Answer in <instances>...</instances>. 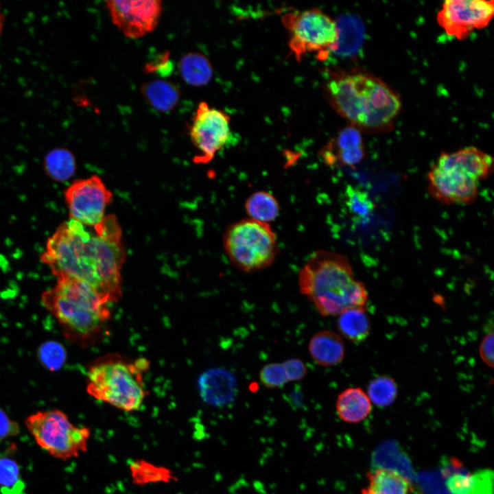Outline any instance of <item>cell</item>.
<instances>
[{"label": "cell", "instance_id": "6da1fadb", "mask_svg": "<svg viewBox=\"0 0 494 494\" xmlns=\"http://www.w3.org/2000/svg\"><path fill=\"white\" fill-rule=\"evenodd\" d=\"M70 219L48 239L40 260L57 279L73 277L93 287L107 301L121 296V268L126 259L120 226L113 215L93 227Z\"/></svg>", "mask_w": 494, "mask_h": 494}, {"label": "cell", "instance_id": "7a4b0ae2", "mask_svg": "<svg viewBox=\"0 0 494 494\" xmlns=\"http://www.w3.org/2000/svg\"><path fill=\"white\" fill-rule=\"evenodd\" d=\"M329 104L358 130H382L398 115V95L377 77L364 72L335 73L327 80Z\"/></svg>", "mask_w": 494, "mask_h": 494}, {"label": "cell", "instance_id": "3957f363", "mask_svg": "<svg viewBox=\"0 0 494 494\" xmlns=\"http://www.w3.org/2000/svg\"><path fill=\"white\" fill-rule=\"evenodd\" d=\"M298 285L322 316L365 307L368 300L366 287L355 279L348 259L331 251L314 252L298 272Z\"/></svg>", "mask_w": 494, "mask_h": 494}, {"label": "cell", "instance_id": "277c9868", "mask_svg": "<svg viewBox=\"0 0 494 494\" xmlns=\"http://www.w3.org/2000/svg\"><path fill=\"white\" fill-rule=\"evenodd\" d=\"M41 301L68 333L82 340L97 334L110 318L108 301L75 278L57 279L56 285L43 293Z\"/></svg>", "mask_w": 494, "mask_h": 494}, {"label": "cell", "instance_id": "5b68a950", "mask_svg": "<svg viewBox=\"0 0 494 494\" xmlns=\"http://www.w3.org/2000/svg\"><path fill=\"white\" fill-rule=\"evenodd\" d=\"M148 367L149 363L144 358L129 360L105 357L89 368L87 392L121 410H137L147 395L143 375Z\"/></svg>", "mask_w": 494, "mask_h": 494}, {"label": "cell", "instance_id": "8992f818", "mask_svg": "<svg viewBox=\"0 0 494 494\" xmlns=\"http://www.w3.org/2000/svg\"><path fill=\"white\" fill-rule=\"evenodd\" d=\"M224 245L233 265L245 272L270 266L279 252L276 234L269 224L250 218L231 224L225 232Z\"/></svg>", "mask_w": 494, "mask_h": 494}, {"label": "cell", "instance_id": "52a82bcc", "mask_svg": "<svg viewBox=\"0 0 494 494\" xmlns=\"http://www.w3.org/2000/svg\"><path fill=\"white\" fill-rule=\"evenodd\" d=\"M25 424L38 446L56 458H75L87 449L89 429L73 425L60 410L36 412Z\"/></svg>", "mask_w": 494, "mask_h": 494}, {"label": "cell", "instance_id": "ba28073f", "mask_svg": "<svg viewBox=\"0 0 494 494\" xmlns=\"http://www.w3.org/2000/svg\"><path fill=\"white\" fill-rule=\"evenodd\" d=\"M290 34L289 46L299 60L303 55L333 51L338 38L337 23L319 9L290 12L283 17Z\"/></svg>", "mask_w": 494, "mask_h": 494}, {"label": "cell", "instance_id": "9c48e42d", "mask_svg": "<svg viewBox=\"0 0 494 494\" xmlns=\"http://www.w3.org/2000/svg\"><path fill=\"white\" fill-rule=\"evenodd\" d=\"M427 181L429 194L444 204L468 205L478 195L480 182L448 152L441 153L431 166Z\"/></svg>", "mask_w": 494, "mask_h": 494}, {"label": "cell", "instance_id": "30bf717a", "mask_svg": "<svg viewBox=\"0 0 494 494\" xmlns=\"http://www.w3.org/2000/svg\"><path fill=\"white\" fill-rule=\"evenodd\" d=\"M230 120L224 111L210 106L206 102L199 103L189 126L191 142L199 152L193 158L196 163H209L229 142Z\"/></svg>", "mask_w": 494, "mask_h": 494}, {"label": "cell", "instance_id": "8fae6325", "mask_svg": "<svg viewBox=\"0 0 494 494\" xmlns=\"http://www.w3.org/2000/svg\"><path fill=\"white\" fill-rule=\"evenodd\" d=\"M70 219L95 226L104 218L113 194L97 176L73 182L64 193Z\"/></svg>", "mask_w": 494, "mask_h": 494}, {"label": "cell", "instance_id": "7c38bea8", "mask_svg": "<svg viewBox=\"0 0 494 494\" xmlns=\"http://www.w3.org/2000/svg\"><path fill=\"white\" fill-rule=\"evenodd\" d=\"M493 15V1L447 0L438 12L436 21L449 36L462 40L486 27Z\"/></svg>", "mask_w": 494, "mask_h": 494}, {"label": "cell", "instance_id": "4fadbf2b", "mask_svg": "<svg viewBox=\"0 0 494 494\" xmlns=\"http://www.w3.org/2000/svg\"><path fill=\"white\" fill-rule=\"evenodd\" d=\"M113 23L126 36L137 38L152 32L162 12L161 1H107Z\"/></svg>", "mask_w": 494, "mask_h": 494}, {"label": "cell", "instance_id": "5bb4252c", "mask_svg": "<svg viewBox=\"0 0 494 494\" xmlns=\"http://www.w3.org/2000/svg\"><path fill=\"white\" fill-rule=\"evenodd\" d=\"M320 155L330 166L353 167L359 164L365 156L360 130L353 126L343 128L321 150Z\"/></svg>", "mask_w": 494, "mask_h": 494}, {"label": "cell", "instance_id": "9a60e30c", "mask_svg": "<svg viewBox=\"0 0 494 494\" xmlns=\"http://www.w3.org/2000/svg\"><path fill=\"white\" fill-rule=\"evenodd\" d=\"M311 358L318 364L332 366L340 364L344 357V344L337 333L324 330L314 334L308 345Z\"/></svg>", "mask_w": 494, "mask_h": 494}, {"label": "cell", "instance_id": "2e32d148", "mask_svg": "<svg viewBox=\"0 0 494 494\" xmlns=\"http://www.w3.org/2000/svg\"><path fill=\"white\" fill-rule=\"evenodd\" d=\"M372 409L367 394L359 387L344 389L338 396L336 410L344 422L357 423L366 419Z\"/></svg>", "mask_w": 494, "mask_h": 494}, {"label": "cell", "instance_id": "e0dca14e", "mask_svg": "<svg viewBox=\"0 0 494 494\" xmlns=\"http://www.w3.org/2000/svg\"><path fill=\"white\" fill-rule=\"evenodd\" d=\"M493 472L481 469L473 473L461 470L447 478L446 486L451 494H493Z\"/></svg>", "mask_w": 494, "mask_h": 494}, {"label": "cell", "instance_id": "ac0fdd59", "mask_svg": "<svg viewBox=\"0 0 494 494\" xmlns=\"http://www.w3.org/2000/svg\"><path fill=\"white\" fill-rule=\"evenodd\" d=\"M368 483L362 494H410V481L399 472L389 469H377L367 473Z\"/></svg>", "mask_w": 494, "mask_h": 494}, {"label": "cell", "instance_id": "d6986e66", "mask_svg": "<svg viewBox=\"0 0 494 494\" xmlns=\"http://www.w3.org/2000/svg\"><path fill=\"white\" fill-rule=\"evenodd\" d=\"M141 92L152 107L163 113L173 110L180 97V91L176 84L161 79L143 84Z\"/></svg>", "mask_w": 494, "mask_h": 494}, {"label": "cell", "instance_id": "ffe728a7", "mask_svg": "<svg viewBox=\"0 0 494 494\" xmlns=\"http://www.w3.org/2000/svg\"><path fill=\"white\" fill-rule=\"evenodd\" d=\"M337 328L345 339L359 343L367 338L370 322L365 307L349 308L338 315Z\"/></svg>", "mask_w": 494, "mask_h": 494}, {"label": "cell", "instance_id": "44dd1931", "mask_svg": "<svg viewBox=\"0 0 494 494\" xmlns=\"http://www.w3.org/2000/svg\"><path fill=\"white\" fill-rule=\"evenodd\" d=\"M178 70L183 80L193 86L208 84L213 77V68L209 59L198 52H190L181 57Z\"/></svg>", "mask_w": 494, "mask_h": 494}, {"label": "cell", "instance_id": "7402d4cb", "mask_svg": "<svg viewBox=\"0 0 494 494\" xmlns=\"http://www.w3.org/2000/svg\"><path fill=\"white\" fill-rule=\"evenodd\" d=\"M244 207L250 219L267 224L274 220L279 214L277 200L266 191L252 193L247 198Z\"/></svg>", "mask_w": 494, "mask_h": 494}, {"label": "cell", "instance_id": "603a6c76", "mask_svg": "<svg viewBox=\"0 0 494 494\" xmlns=\"http://www.w3.org/2000/svg\"><path fill=\"white\" fill-rule=\"evenodd\" d=\"M75 167L74 156L65 148L51 150L44 159V169L46 174L58 182L69 180L73 175Z\"/></svg>", "mask_w": 494, "mask_h": 494}, {"label": "cell", "instance_id": "cb8c5ba5", "mask_svg": "<svg viewBox=\"0 0 494 494\" xmlns=\"http://www.w3.org/2000/svg\"><path fill=\"white\" fill-rule=\"evenodd\" d=\"M344 203L353 217L360 222H367L375 209V205L368 193L352 185L347 186L345 189Z\"/></svg>", "mask_w": 494, "mask_h": 494}, {"label": "cell", "instance_id": "d4e9b609", "mask_svg": "<svg viewBox=\"0 0 494 494\" xmlns=\"http://www.w3.org/2000/svg\"><path fill=\"white\" fill-rule=\"evenodd\" d=\"M202 395L213 403L224 402L233 392V379L220 371H213L202 378Z\"/></svg>", "mask_w": 494, "mask_h": 494}, {"label": "cell", "instance_id": "484cf974", "mask_svg": "<svg viewBox=\"0 0 494 494\" xmlns=\"http://www.w3.org/2000/svg\"><path fill=\"white\" fill-rule=\"evenodd\" d=\"M0 493L26 494L25 484L19 464L8 456L0 457Z\"/></svg>", "mask_w": 494, "mask_h": 494}, {"label": "cell", "instance_id": "4316f807", "mask_svg": "<svg viewBox=\"0 0 494 494\" xmlns=\"http://www.w3.org/2000/svg\"><path fill=\"white\" fill-rule=\"evenodd\" d=\"M366 394L370 402L378 407L384 408L395 401L397 397L398 388L393 378L381 375L369 382Z\"/></svg>", "mask_w": 494, "mask_h": 494}, {"label": "cell", "instance_id": "83f0119b", "mask_svg": "<svg viewBox=\"0 0 494 494\" xmlns=\"http://www.w3.org/2000/svg\"><path fill=\"white\" fill-rule=\"evenodd\" d=\"M132 478L137 483L166 481L170 476L169 471L164 467L154 466L145 461L133 462L130 464Z\"/></svg>", "mask_w": 494, "mask_h": 494}, {"label": "cell", "instance_id": "f1b7e54d", "mask_svg": "<svg viewBox=\"0 0 494 494\" xmlns=\"http://www.w3.org/2000/svg\"><path fill=\"white\" fill-rule=\"evenodd\" d=\"M262 384L269 388H279L289 382L283 363L273 362L265 365L259 372Z\"/></svg>", "mask_w": 494, "mask_h": 494}, {"label": "cell", "instance_id": "f546056e", "mask_svg": "<svg viewBox=\"0 0 494 494\" xmlns=\"http://www.w3.org/2000/svg\"><path fill=\"white\" fill-rule=\"evenodd\" d=\"M286 373L289 381H299L303 379L307 373L305 364L297 358H292L284 361Z\"/></svg>", "mask_w": 494, "mask_h": 494}, {"label": "cell", "instance_id": "4dcf8cb0", "mask_svg": "<svg viewBox=\"0 0 494 494\" xmlns=\"http://www.w3.org/2000/svg\"><path fill=\"white\" fill-rule=\"evenodd\" d=\"M19 432V425L0 410V442L16 436Z\"/></svg>", "mask_w": 494, "mask_h": 494}, {"label": "cell", "instance_id": "1f68e13d", "mask_svg": "<svg viewBox=\"0 0 494 494\" xmlns=\"http://www.w3.org/2000/svg\"><path fill=\"white\" fill-rule=\"evenodd\" d=\"M480 356L487 366L493 367V333H487L482 339L479 347Z\"/></svg>", "mask_w": 494, "mask_h": 494}, {"label": "cell", "instance_id": "d6a6232c", "mask_svg": "<svg viewBox=\"0 0 494 494\" xmlns=\"http://www.w3.org/2000/svg\"><path fill=\"white\" fill-rule=\"evenodd\" d=\"M4 21H5V16L1 11V5H0V34H1L3 28Z\"/></svg>", "mask_w": 494, "mask_h": 494}]
</instances>
